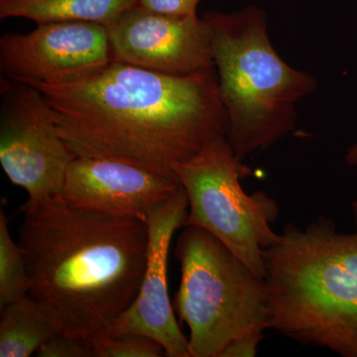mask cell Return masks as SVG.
Masks as SVG:
<instances>
[{"instance_id": "obj_18", "label": "cell", "mask_w": 357, "mask_h": 357, "mask_svg": "<svg viewBox=\"0 0 357 357\" xmlns=\"http://www.w3.org/2000/svg\"><path fill=\"white\" fill-rule=\"evenodd\" d=\"M344 159L347 165L356 167L357 168V144L352 145L347 149Z\"/></svg>"}, {"instance_id": "obj_11", "label": "cell", "mask_w": 357, "mask_h": 357, "mask_svg": "<svg viewBox=\"0 0 357 357\" xmlns=\"http://www.w3.org/2000/svg\"><path fill=\"white\" fill-rule=\"evenodd\" d=\"M180 183L116 160L77 156L61 196L77 208L146 220L148 213L180 189Z\"/></svg>"}, {"instance_id": "obj_12", "label": "cell", "mask_w": 357, "mask_h": 357, "mask_svg": "<svg viewBox=\"0 0 357 357\" xmlns=\"http://www.w3.org/2000/svg\"><path fill=\"white\" fill-rule=\"evenodd\" d=\"M139 0H0V18H24L36 24L88 22L109 26Z\"/></svg>"}, {"instance_id": "obj_9", "label": "cell", "mask_w": 357, "mask_h": 357, "mask_svg": "<svg viewBox=\"0 0 357 357\" xmlns=\"http://www.w3.org/2000/svg\"><path fill=\"white\" fill-rule=\"evenodd\" d=\"M112 59L171 76L215 69L213 31L204 16H174L134 7L107 28Z\"/></svg>"}, {"instance_id": "obj_17", "label": "cell", "mask_w": 357, "mask_h": 357, "mask_svg": "<svg viewBox=\"0 0 357 357\" xmlns=\"http://www.w3.org/2000/svg\"><path fill=\"white\" fill-rule=\"evenodd\" d=\"M202 0H139L138 6L153 13L174 16H194Z\"/></svg>"}, {"instance_id": "obj_2", "label": "cell", "mask_w": 357, "mask_h": 357, "mask_svg": "<svg viewBox=\"0 0 357 357\" xmlns=\"http://www.w3.org/2000/svg\"><path fill=\"white\" fill-rule=\"evenodd\" d=\"M29 295L59 333L91 340L132 304L146 268L144 220L77 208L61 195L20 208Z\"/></svg>"}, {"instance_id": "obj_1", "label": "cell", "mask_w": 357, "mask_h": 357, "mask_svg": "<svg viewBox=\"0 0 357 357\" xmlns=\"http://www.w3.org/2000/svg\"><path fill=\"white\" fill-rule=\"evenodd\" d=\"M23 83L41 91L77 156L126 162L178 183L174 167L229 132L215 69L171 76L112 61L79 81Z\"/></svg>"}, {"instance_id": "obj_14", "label": "cell", "mask_w": 357, "mask_h": 357, "mask_svg": "<svg viewBox=\"0 0 357 357\" xmlns=\"http://www.w3.org/2000/svg\"><path fill=\"white\" fill-rule=\"evenodd\" d=\"M27 263L20 243H15L7 225L3 211H0V306L29 295Z\"/></svg>"}, {"instance_id": "obj_16", "label": "cell", "mask_w": 357, "mask_h": 357, "mask_svg": "<svg viewBox=\"0 0 357 357\" xmlns=\"http://www.w3.org/2000/svg\"><path fill=\"white\" fill-rule=\"evenodd\" d=\"M36 354L40 357H93L91 340L62 333L51 337Z\"/></svg>"}, {"instance_id": "obj_5", "label": "cell", "mask_w": 357, "mask_h": 357, "mask_svg": "<svg viewBox=\"0 0 357 357\" xmlns=\"http://www.w3.org/2000/svg\"><path fill=\"white\" fill-rule=\"evenodd\" d=\"M175 257L174 310L189 326L190 357H253L270 328L266 283L210 232L185 225Z\"/></svg>"}, {"instance_id": "obj_4", "label": "cell", "mask_w": 357, "mask_h": 357, "mask_svg": "<svg viewBox=\"0 0 357 357\" xmlns=\"http://www.w3.org/2000/svg\"><path fill=\"white\" fill-rule=\"evenodd\" d=\"M204 16L211 26L213 63L229 116L227 139L244 161L292 132L296 105L316 91L318 81L282 60L259 7Z\"/></svg>"}, {"instance_id": "obj_3", "label": "cell", "mask_w": 357, "mask_h": 357, "mask_svg": "<svg viewBox=\"0 0 357 357\" xmlns=\"http://www.w3.org/2000/svg\"><path fill=\"white\" fill-rule=\"evenodd\" d=\"M354 229L319 217L288 223L263 251L270 328L303 345L357 357V201Z\"/></svg>"}, {"instance_id": "obj_13", "label": "cell", "mask_w": 357, "mask_h": 357, "mask_svg": "<svg viewBox=\"0 0 357 357\" xmlns=\"http://www.w3.org/2000/svg\"><path fill=\"white\" fill-rule=\"evenodd\" d=\"M48 312L27 295L1 307L0 357H29L58 333Z\"/></svg>"}, {"instance_id": "obj_10", "label": "cell", "mask_w": 357, "mask_h": 357, "mask_svg": "<svg viewBox=\"0 0 357 357\" xmlns=\"http://www.w3.org/2000/svg\"><path fill=\"white\" fill-rule=\"evenodd\" d=\"M189 211L187 192L181 185L154 206L146 220L149 231L147 263L139 292L131 306L102 333H135L158 342L166 356L190 357L189 338L176 319L168 292V257L174 234L184 227Z\"/></svg>"}, {"instance_id": "obj_7", "label": "cell", "mask_w": 357, "mask_h": 357, "mask_svg": "<svg viewBox=\"0 0 357 357\" xmlns=\"http://www.w3.org/2000/svg\"><path fill=\"white\" fill-rule=\"evenodd\" d=\"M77 155L59 132L41 91L31 84L0 77V163L29 201L62 192Z\"/></svg>"}, {"instance_id": "obj_6", "label": "cell", "mask_w": 357, "mask_h": 357, "mask_svg": "<svg viewBox=\"0 0 357 357\" xmlns=\"http://www.w3.org/2000/svg\"><path fill=\"white\" fill-rule=\"evenodd\" d=\"M174 170L189 201L184 227L197 225L210 232L264 278L263 251L278 241L271 225L280 210L266 192L244 191L241 180L251 170L236 156L227 136L213 138Z\"/></svg>"}, {"instance_id": "obj_8", "label": "cell", "mask_w": 357, "mask_h": 357, "mask_svg": "<svg viewBox=\"0 0 357 357\" xmlns=\"http://www.w3.org/2000/svg\"><path fill=\"white\" fill-rule=\"evenodd\" d=\"M112 61L107 28L96 23H43L25 34L0 37L1 76L16 81L70 83Z\"/></svg>"}, {"instance_id": "obj_15", "label": "cell", "mask_w": 357, "mask_h": 357, "mask_svg": "<svg viewBox=\"0 0 357 357\" xmlns=\"http://www.w3.org/2000/svg\"><path fill=\"white\" fill-rule=\"evenodd\" d=\"M91 342L93 357L166 356L158 342L139 333H100L91 338Z\"/></svg>"}]
</instances>
